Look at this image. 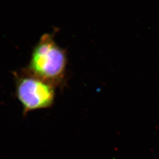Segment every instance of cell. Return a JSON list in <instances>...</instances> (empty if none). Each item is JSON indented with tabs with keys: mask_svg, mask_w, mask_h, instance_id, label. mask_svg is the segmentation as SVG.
I'll return each instance as SVG.
<instances>
[{
	"mask_svg": "<svg viewBox=\"0 0 159 159\" xmlns=\"http://www.w3.org/2000/svg\"><path fill=\"white\" fill-rule=\"evenodd\" d=\"M67 64L66 51L55 43L52 34L46 33L33 49L28 65L22 70L55 87L64 80Z\"/></svg>",
	"mask_w": 159,
	"mask_h": 159,
	"instance_id": "1",
	"label": "cell"
},
{
	"mask_svg": "<svg viewBox=\"0 0 159 159\" xmlns=\"http://www.w3.org/2000/svg\"><path fill=\"white\" fill-rule=\"evenodd\" d=\"M15 96L22 107L23 114L47 109L53 104L55 87L26 74L22 70L14 72Z\"/></svg>",
	"mask_w": 159,
	"mask_h": 159,
	"instance_id": "2",
	"label": "cell"
}]
</instances>
